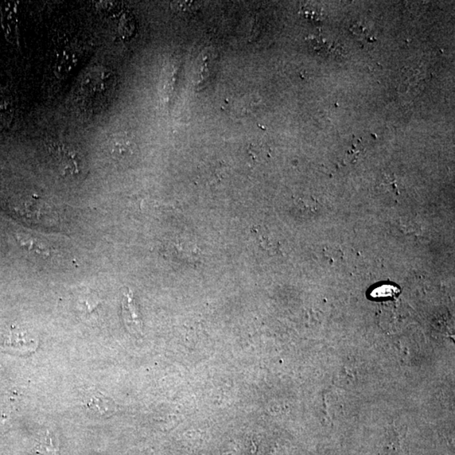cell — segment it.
Returning a JSON list of instances; mask_svg holds the SVG:
<instances>
[{
  "instance_id": "6da1fadb",
  "label": "cell",
  "mask_w": 455,
  "mask_h": 455,
  "mask_svg": "<svg viewBox=\"0 0 455 455\" xmlns=\"http://www.w3.org/2000/svg\"><path fill=\"white\" fill-rule=\"evenodd\" d=\"M51 159L63 177H75L82 172L83 159L78 148L67 142H53L48 146Z\"/></svg>"
},
{
  "instance_id": "7a4b0ae2",
  "label": "cell",
  "mask_w": 455,
  "mask_h": 455,
  "mask_svg": "<svg viewBox=\"0 0 455 455\" xmlns=\"http://www.w3.org/2000/svg\"><path fill=\"white\" fill-rule=\"evenodd\" d=\"M17 3L5 2L0 8L1 24L6 40L11 44H19Z\"/></svg>"
},
{
  "instance_id": "3957f363",
  "label": "cell",
  "mask_w": 455,
  "mask_h": 455,
  "mask_svg": "<svg viewBox=\"0 0 455 455\" xmlns=\"http://www.w3.org/2000/svg\"><path fill=\"white\" fill-rule=\"evenodd\" d=\"M122 316L126 328L131 333L142 332L143 322L139 307L136 303L133 292L130 289L124 293L122 302Z\"/></svg>"
},
{
  "instance_id": "277c9868",
  "label": "cell",
  "mask_w": 455,
  "mask_h": 455,
  "mask_svg": "<svg viewBox=\"0 0 455 455\" xmlns=\"http://www.w3.org/2000/svg\"><path fill=\"white\" fill-rule=\"evenodd\" d=\"M427 73L425 70L421 69H404L399 91L403 96H417L422 91L425 84Z\"/></svg>"
},
{
  "instance_id": "5b68a950",
  "label": "cell",
  "mask_w": 455,
  "mask_h": 455,
  "mask_svg": "<svg viewBox=\"0 0 455 455\" xmlns=\"http://www.w3.org/2000/svg\"><path fill=\"white\" fill-rule=\"evenodd\" d=\"M108 150L111 157L119 161L130 159L135 153L136 145L133 139L125 134L112 135L108 141Z\"/></svg>"
},
{
  "instance_id": "8992f818",
  "label": "cell",
  "mask_w": 455,
  "mask_h": 455,
  "mask_svg": "<svg viewBox=\"0 0 455 455\" xmlns=\"http://www.w3.org/2000/svg\"><path fill=\"white\" fill-rule=\"evenodd\" d=\"M14 101L9 89L0 85V130L10 126L14 118Z\"/></svg>"
},
{
  "instance_id": "52a82bcc",
  "label": "cell",
  "mask_w": 455,
  "mask_h": 455,
  "mask_svg": "<svg viewBox=\"0 0 455 455\" xmlns=\"http://www.w3.org/2000/svg\"><path fill=\"white\" fill-rule=\"evenodd\" d=\"M9 341L11 346L19 348L35 349L38 346V337L33 332L15 328L10 330Z\"/></svg>"
},
{
  "instance_id": "ba28073f",
  "label": "cell",
  "mask_w": 455,
  "mask_h": 455,
  "mask_svg": "<svg viewBox=\"0 0 455 455\" xmlns=\"http://www.w3.org/2000/svg\"><path fill=\"white\" fill-rule=\"evenodd\" d=\"M17 239L19 246L26 251H34L42 256L50 255L51 249L48 243L39 239L38 237L26 234V233H19Z\"/></svg>"
},
{
  "instance_id": "9c48e42d",
  "label": "cell",
  "mask_w": 455,
  "mask_h": 455,
  "mask_svg": "<svg viewBox=\"0 0 455 455\" xmlns=\"http://www.w3.org/2000/svg\"><path fill=\"white\" fill-rule=\"evenodd\" d=\"M89 406L91 411L101 416L111 415L112 411H114V404L106 398H92L91 402L89 403Z\"/></svg>"
},
{
  "instance_id": "30bf717a",
  "label": "cell",
  "mask_w": 455,
  "mask_h": 455,
  "mask_svg": "<svg viewBox=\"0 0 455 455\" xmlns=\"http://www.w3.org/2000/svg\"><path fill=\"white\" fill-rule=\"evenodd\" d=\"M99 298L96 294H84L80 298V305L83 307L84 312L91 313L99 306Z\"/></svg>"
},
{
  "instance_id": "8fae6325",
  "label": "cell",
  "mask_w": 455,
  "mask_h": 455,
  "mask_svg": "<svg viewBox=\"0 0 455 455\" xmlns=\"http://www.w3.org/2000/svg\"><path fill=\"white\" fill-rule=\"evenodd\" d=\"M395 292H398V290H396L395 287L391 286H384L373 291L372 295L373 297H386L394 294Z\"/></svg>"
}]
</instances>
